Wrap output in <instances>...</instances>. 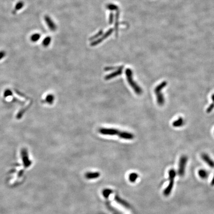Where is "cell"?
<instances>
[{"label":"cell","instance_id":"obj_30","mask_svg":"<svg viewBox=\"0 0 214 214\" xmlns=\"http://www.w3.org/2000/svg\"><path fill=\"white\" fill-rule=\"evenodd\" d=\"M23 171H20L19 172V173H18V176L19 177H21V176L22 175V173H23Z\"/></svg>","mask_w":214,"mask_h":214},{"label":"cell","instance_id":"obj_16","mask_svg":"<svg viewBox=\"0 0 214 214\" xmlns=\"http://www.w3.org/2000/svg\"><path fill=\"white\" fill-rule=\"evenodd\" d=\"M54 96L53 94H49L46 97L44 102L48 104L52 105L54 101Z\"/></svg>","mask_w":214,"mask_h":214},{"label":"cell","instance_id":"obj_21","mask_svg":"<svg viewBox=\"0 0 214 214\" xmlns=\"http://www.w3.org/2000/svg\"><path fill=\"white\" fill-rule=\"evenodd\" d=\"M106 8L111 11L117 10L119 9L118 7L113 4H109L106 6Z\"/></svg>","mask_w":214,"mask_h":214},{"label":"cell","instance_id":"obj_13","mask_svg":"<svg viewBox=\"0 0 214 214\" xmlns=\"http://www.w3.org/2000/svg\"><path fill=\"white\" fill-rule=\"evenodd\" d=\"M24 6V3L23 1H19L17 2L14 8V9L12 11V14H15L17 13V12L22 9V8Z\"/></svg>","mask_w":214,"mask_h":214},{"label":"cell","instance_id":"obj_22","mask_svg":"<svg viewBox=\"0 0 214 214\" xmlns=\"http://www.w3.org/2000/svg\"><path fill=\"white\" fill-rule=\"evenodd\" d=\"M116 200H117V201H118V202L119 203H120L121 204L123 205L125 207H127V208L129 207V205H128V204L127 202H124V201L123 200H121V199H119V197H116Z\"/></svg>","mask_w":214,"mask_h":214},{"label":"cell","instance_id":"obj_29","mask_svg":"<svg viewBox=\"0 0 214 214\" xmlns=\"http://www.w3.org/2000/svg\"><path fill=\"white\" fill-rule=\"evenodd\" d=\"M212 101H213L212 104H214V94H213V95L212 96Z\"/></svg>","mask_w":214,"mask_h":214},{"label":"cell","instance_id":"obj_7","mask_svg":"<svg viewBox=\"0 0 214 214\" xmlns=\"http://www.w3.org/2000/svg\"><path fill=\"white\" fill-rule=\"evenodd\" d=\"M113 32H114V29L111 28L109 29L104 35H103L101 37L98 39L97 40H95V41H93L92 42H91L90 44V46H95L99 44L100 43L103 42L105 39H106V38H107L108 37H109L112 33Z\"/></svg>","mask_w":214,"mask_h":214},{"label":"cell","instance_id":"obj_18","mask_svg":"<svg viewBox=\"0 0 214 214\" xmlns=\"http://www.w3.org/2000/svg\"><path fill=\"white\" fill-rule=\"evenodd\" d=\"M51 42V38L50 36H47L45 37V38L42 41V45L45 47H47L50 44V43Z\"/></svg>","mask_w":214,"mask_h":214},{"label":"cell","instance_id":"obj_11","mask_svg":"<svg viewBox=\"0 0 214 214\" xmlns=\"http://www.w3.org/2000/svg\"><path fill=\"white\" fill-rule=\"evenodd\" d=\"M100 173L98 172H88L85 173V178L88 180H93L98 178Z\"/></svg>","mask_w":214,"mask_h":214},{"label":"cell","instance_id":"obj_1","mask_svg":"<svg viewBox=\"0 0 214 214\" xmlns=\"http://www.w3.org/2000/svg\"><path fill=\"white\" fill-rule=\"evenodd\" d=\"M99 132L103 135H117L120 138L125 140H132L134 137V135L131 133L121 131V130L111 128H101L99 129Z\"/></svg>","mask_w":214,"mask_h":214},{"label":"cell","instance_id":"obj_17","mask_svg":"<svg viewBox=\"0 0 214 214\" xmlns=\"http://www.w3.org/2000/svg\"><path fill=\"white\" fill-rule=\"evenodd\" d=\"M119 16H120V12L119 11H117V13L116 14V18H115V29L116 32V35H118V27L119 24Z\"/></svg>","mask_w":214,"mask_h":214},{"label":"cell","instance_id":"obj_28","mask_svg":"<svg viewBox=\"0 0 214 214\" xmlns=\"http://www.w3.org/2000/svg\"><path fill=\"white\" fill-rule=\"evenodd\" d=\"M211 185H214V177L213 178V179H212V180L211 181Z\"/></svg>","mask_w":214,"mask_h":214},{"label":"cell","instance_id":"obj_10","mask_svg":"<svg viewBox=\"0 0 214 214\" xmlns=\"http://www.w3.org/2000/svg\"><path fill=\"white\" fill-rule=\"evenodd\" d=\"M202 159L211 168H214V161L206 153H203L201 155Z\"/></svg>","mask_w":214,"mask_h":214},{"label":"cell","instance_id":"obj_8","mask_svg":"<svg viewBox=\"0 0 214 214\" xmlns=\"http://www.w3.org/2000/svg\"><path fill=\"white\" fill-rule=\"evenodd\" d=\"M45 21L46 23L47 26L51 31H55L57 29V26L52 19L48 16H45L44 17Z\"/></svg>","mask_w":214,"mask_h":214},{"label":"cell","instance_id":"obj_27","mask_svg":"<svg viewBox=\"0 0 214 214\" xmlns=\"http://www.w3.org/2000/svg\"><path fill=\"white\" fill-rule=\"evenodd\" d=\"M6 55V53L5 51H3V50L0 51V60L3 59L4 58H5Z\"/></svg>","mask_w":214,"mask_h":214},{"label":"cell","instance_id":"obj_20","mask_svg":"<svg viewBox=\"0 0 214 214\" xmlns=\"http://www.w3.org/2000/svg\"><path fill=\"white\" fill-rule=\"evenodd\" d=\"M138 178V175L137 173L133 172L129 174V180L130 182H134Z\"/></svg>","mask_w":214,"mask_h":214},{"label":"cell","instance_id":"obj_4","mask_svg":"<svg viewBox=\"0 0 214 214\" xmlns=\"http://www.w3.org/2000/svg\"><path fill=\"white\" fill-rule=\"evenodd\" d=\"M176 176V171L173 169L170 170L169 172V184L163 191V194L166 196H168L171 192L174 185V180Z\"/></svg>","mask_w":214,"mask_h":214},{"label":"cell","instance_id":"obj_23","mask_svg":"<svg viewBox=\"0 0 214 214\" xmlns=\"http://www.w3.org/2000/svg\"><path fill=\"white\" fill-rule=\"evenodd\" d=\"M102 34H103V31L101 30L99 31V32H98L96 35H94L93 36H92V37H91L89 39H90V40H94L95 39L97 38H98L100 36H101Z\"/></svg>","mask_w":214,"mask_h":214},{"label":"cell","instance_id":"obj_5","mask_svg":"<svg viewBox=\"0 0 214 214\" xmlns=\"http://www.w3.org/2000/svg\"><path fill=\"white\" fill-rule=\"evenodd\" d=\"M188 161L187 157L186 156H182L180 160L179 168H178V173L180 177L184 175L185 171V167Z\"/></svg>","mask_w":214,"mask_h":214},{"label":"cell","instance_id":"obj_24","mask_svg":"<svg viewBox=\"0 0 214 214\" xmlns=\"http://www.w3.org/2000/svg\"><path fill=\"white\" fill-rule=\"evenodd\" d=\"M12 95V93L10 89H6V90L5 91L4 93V96L5 98H7V97H8L10 96H11Z\"/></svg>","mask_w":214,"mask_h":214},{"label":"cell","instance_id":"obj_3","mask_svg":"<svg viewBox=\"0 0 214 214\" xmlns=\"http://www.w3.org/2000/svg\"><path fill=\"white\" fill-rule=\"evenodd\" d=\"M167 82L166 81H163L156 87L154 90L156 95L157 103L160 106H163L165 103V98L163 94L162 93V90L167 85Z\"/></svg>","mask_w":214,"mask_h":214},{"label":"cell","instance_id":"obj_15","mask_svg":"<svg viewBox=\"0 0 214 214\" xmlns=\"http://www.w3.org/2000/svg\"><path fill=\"white\" fill-rule=\"evenodd\" d=\"M41 38V34L39 33H34L30 36V40L32 42H36Z\"/></svg>","mask_w":214,"mask_h":214},{"label":"cell","instance_id":"obj_26","mask_svg":"<svg viewBox=\"0 0 214 214\" xmlns=\"http://www.w3.org/2000/svg\"><path fill=\"white\" fill-rule=\"evenodd\" d=\"M111 192V191L110 189H105L103 192V194L105 197H108Z\"/></svg>","mask_w":214,"mask_h":214},{"label":"cell","instance_id":"obj_25","mask_svg":"<svg viewBox=\"0 0 214 214\" xmlns=\"http://www.w3.org/2000/svg\"><path fill=\"white\" fill-rule=\"evenodd\" d=\"M114 14L112 12H111L110 16H109V23L110 24H112V23H113V21H114Z\"/></svg>","mask_w":214,"mask_h":214},{"label":"cell","instance_id":"obj_2","mask_svg":"<svg viewBox=\"0 0 214 214\" xmlns=\"http://www.w3.org/2000/svg\"><path fill=\"white\" fill-rule=\"evenodd\" d=\"M125 75L128 83L134 92L138 95L141 94L142 93V90L141 88V87L133 80V72L132 70L130 68H127L125 70Z\"/></svg>","mask_w":214,"mask_h":214},{"label":"cell","instance_id":"obj_19","mask_svg":"<svg viewBox=\"0 0 214 214\" xmlns=\"http://www.w3.org/2000/svg\"><path fill=\"white\" fill-rule=\"evenodd\" d=\"M30 105H31V104H30L29 105L27 106L26 107V108H24V109H21V110H20L17 113V119H20V118L22 117L23 115L24 114L25 112L28 109V108H29V107L30 106Z\"/></svg>","mask_w":214,"mask_h":214},{"label":"cell","instance_id":"obj_6","mask_svg":"<svg viewBox=\"0 0 214 214\" xmlns=\"http://www.w3.org/2000/svg\"><path fill=\"white\" fill-rule=\"evenodd\" d=\"M21 155L25 168H28L31 165L32 162L29 159L28 151L26 148H23L21 149Z\"/></svg>","mask_w":214,"mask_h":214},{"label":"cell","instance_id":"obj_14","mask_svg":"<svg viewBox=\"0 0 214 214\" xmlns=\"http://www.w3.org/2000/svg\"><path fill=\"white\" fill-rule=\"evenodd\" d=\"M198 175L202 179L205 180L208 177L209 172L205 170L201 169L199 171Z\"/></svg>","mask_w":214,"mask_h":214},{"label":"cell","instance_id":"obj_12","mask_svg":"<svg viewBox=\"0 0 214 214\" xmlns=\"http://www.w3.org/2000/svg\"><path fill=\"white\" fill-rule=\"evenodd\" d=\"M184 124V120L181 117H180L178 119L174 121L172 123L173 127L175 128H180L182 127Z\"/></svg>","mask_w":214,"mask_h":214},{"label":"cell","instance_id":"obj_9","mask_svg":"<svg viewBox=\"0 0 214 214\" xmlns=\"http://www.w3.org/2000/svg\"><path fill=\"white\" fill-rule=\"evenodd\" d=\"M123 69V67H119L115 71L113 72L108 74V75H107V76L105 77V80H110L111 79H112L113 78H115V77L119 76V75H120L122 73V71Z\"/></svg>","mask_w":214,"mask_h":214}]
</instances>
